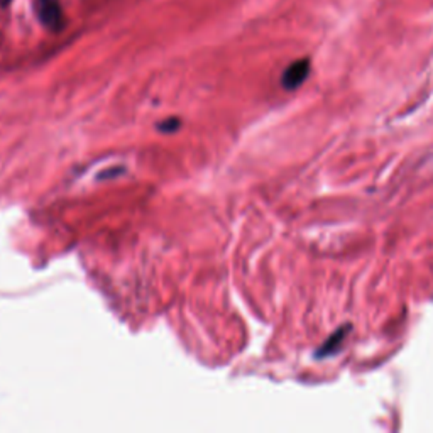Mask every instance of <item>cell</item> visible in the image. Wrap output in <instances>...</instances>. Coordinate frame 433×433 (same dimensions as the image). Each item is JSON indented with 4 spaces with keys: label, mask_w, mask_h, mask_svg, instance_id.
I'll list each match as a JSON object with an SVG mask.
<instances>
[{
    "label": "cell",
    "mask_w": 433,
    "mask_h": 433,
    "mask_svg": "<svg viewBox=\"0 0 433 433\" xmlns=\"http://www.w3.org/2000/svg\"><path fill=\"white\" fill-rule=\"evenodd\" d=\"M36 11L41 23L47 29L59 31L63 25L62 7H59L58 0H36Z\"/></svg>",
    "instance_id": "obj_1"
},
{
    "label": "cell",
    "mask_w": 433,
    "mask_h": 433,
    "mask_svg": "<svg viewBox=\"0 0 433 433\" xmlns=\"http://www.w3.org/2000/svg\"><path fill=\"white\" fill-rule=\"evenodd\" d=\"M310 68V59H298V62L289 64L287 71L283 73L281 83H283L287 90H296L298 86H301L303 81L308 78Z\"/></svg>",
    "instance_id": "obj_2"
},
{
    "label": "cell",
    "mask_w": 433,
    "mask_h": 433,
    "mask_svg": "<svg viewBox=\"0 0 433 433\" xmlns=\"http://www.w3.org/2000/svg\"><path fill=\"white\" fill-rule=\"evenodd\" d=\"M349 332H350V327L349 325H345V327L339 328L335 333H332L330 339L325 342L322 347L317 350V357H327V356H332V354H335Z\"/></svg>",
    "instance_id": "obj_3"
},
{
    "label": "cell",
    "mask_w": 433,
    "mask_h": 433,
    "mask_svg": "<svg viewBox=\"0 0 433 433\" xmlns=\"http://www.w3.org/2000/svg\"><path fill=\"white\" fill-rule=\"evenodd\" d=\"M181 127V120L180 119H166V120H163L161 124L158 125V129L161 132H175V131H178V129Z\"/></svg>",
    "instance_id": "obj_4"
}]
</instances>
